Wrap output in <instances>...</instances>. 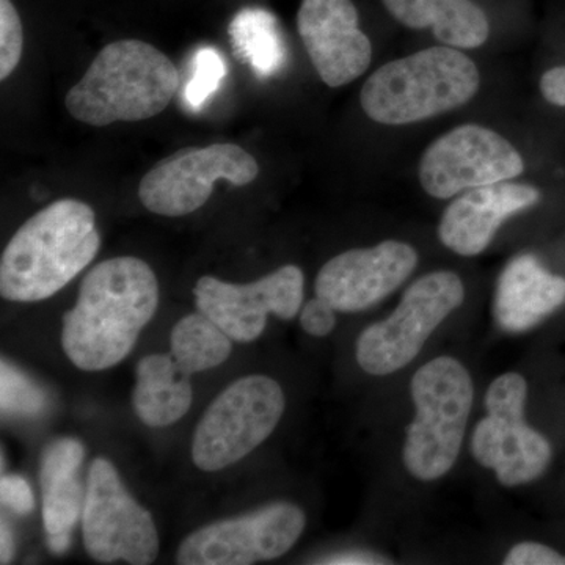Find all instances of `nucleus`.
<instances>
[{
    "label": "nucleus",
    "mask_w": 565,
    "mask_h": 565,
    "mask_svg": "<svg viewBox=\"0 0 565 565\" xmlns=\"http://www.w3.org/2000/svg\"><path fill=\"white\" fill-rule=\"evenodd\" d=\"M159 307V282L147 263L118 256L96 264L63 316L62 348L82 371L109 370L136 348Z\"/></svg>",
    "instance_id": "nucleus-1"
},
{
    "label": "nucleus",
    "mask_w": 565,
    "mask_h": 565,
    "mask_svg": "<svg viewBox=\"0 0 565 565\" xmlns=\"http://www.w3.org/2000/svg\"><path fill=\"white\" fill-rule=\"evenodd\" d=\"M99 247L96 215L87 203H51L7 244L0 259V294L10 302L50 299L95 259Z\"/></svg>",
    "instance_id": "nucleus-2"
},
{
    "label": "nucleus",
    "mask_w": 565,
    "mask_h": 565,
    "mask_svg": "<svg viewBox=\"0 0 565 565\" xmlns=\"http://www.w3.org/2000/svg\"><path fill=\"white\" fill-rule=\"evenodd\" d=\"M180 73L163 52L140 40L107 44L66 95L71 117L85 125L141 121L169 106Z\"/></svg>",
    "instance_id": "nucleus-3"
},
{
    "label": "nucleus",
    "mask_w": 565,
    "mask_h": 565,
    "mask_svg": "<svg viewBox=\"0 0 565 565\" xmlns=\"http://www.w3.org/2000/svg\"><path fill=\"white\" fill-rule=\"evenodd\" d=\"M479 82L478 66L457 47H429L381 66L360 99L371 120L408 125L463 106Z\"/></svg>",
    "instance_id": "nucleus-4"
},
{
    "label": "nucleus",
    "mask_w": 565,
    "mask_h": 565,
    "mask_svg": "<svg viewBox=\"0 0 565 565\" xmlns=\"http://www.w3.org/2000/svg\"><path fill=\"white\" fill-rule=\"evenodd\" d=\"M411 393L415 418L405 433L404 467L418 481H437L452 470L462 449L473 381L459 360L441 355L416 371Z\"/></svg>",
    "instance_id": "nucleus-5"
},
{
    "label": "nucleus",
    "mask_w": 565,
    "mask_h": 565,
    "mask_svg": "<svg viewBox=\"0 0 565 565\" xmlns=\"http://www.w3.org/2000/svg\"><path fill=\"white\" fill-rule=\"evenodd\" d=\"M277 381L253 374L237 379L210 404L192 440V460L202 471H221L264 444L285 414Z\"/></svg>",
    "instance_id": "nucleus-6"
},
{
    "label": "nucleus",
    "mask_w": 565,
    "mask_h": 565,
    "mask_svg": "<svg viewBox=\"0 0 565 565\" xmlns=\"http://www.w3.org/2000/svg\"><path fill=\"white\" fill-rule=\"evenodd\" d=\"M465 288L459 275L437 270L408 286L403 299L384 321L360 333L356 363L364 373L390 375L414 362L430 334L463 303Z\"/></svg>",
    "instance_id": "nucleus-7"
},
{
    "label": "nucleus",
    "mask_w": 565,
    "mask_h": 565,
    "mask_svg": "<svg viewBox=\"0 0 565 565\" xmlns=\"http://www.w3.org/2000/svg\"><path fill=\"white\" fill-rule=\"evenodd\" d=\"M526 379L505 373L486 394L487 416L476 424L470 451L476 462L493 470L504 487L537 481L553 459L550 441L525 419Z\"/></svg>",
    "instance_id": "nucleus-8"
},
{
    "label": "nucleus",
    "mask_w": 565,
    "mask_h": 565,
    "mask_svg": "<svg viewBox=\"0 0 565 565\" xmlns=\"http://www.w3.org/2000/svg\"><path fill=\"white\" fill-rule=\"evenodd\" d=\"M82 535L96 563L118 561L132 565L152 564L159 553L154 520L126 490L117 468L104 459L93 460L85 484Z\"/></svg>",
    "instance_id": "nucleus-9"
},
{
    "label": "nucleus",
    "mask_w": 565,
    "mask_h": 565,
    "mask_svg": "<svg viewBox=\"0 0 565 565\" xmlns=\"http://www.w3.org/2000/svg\"><path fill=\"white\" fill-rule=\"evenodd\" d=\"M258 173V162L239 145L184 148L145 174L139 185L140 202L152 214L182 217L211 199L215 182L223 180L243 188Z\"/></svg>",
    "instance_id": "nucleus-10"
},
{
    "label": "nucleus",
    "mask_w": 565,
    "mask_h": 565,
    "mask_svg": "<svg viewBox=\"0 0 565 565\" xmlns=\"http://www.w3.org/2000/svg\"><path fill=\"white\" fill-rule=\"evenodd\" d=\"M307 515L299 505L273 503L189 534L177 553L182 565H250L277 559L299 541Z\"/></svg>",
    "instance_id": "nucleus-11"
},
{
    "label": "nucleus",
    "mask_w": 565,
    "mask_h": 565,
    "mask_svg": "<svg viewBox=\"0 0 565 565\" xmlns=\"http://www.w3.org/2000/svg\"><path fill=\"white\" fill-rule=\"evenodd\" d=\"M525 170L511 141L492 129L465 125L434 141L419 163V181L434 199H451L470 189L519 177Z\"/></svg>",
    "instance_id": "nucleus-12"
},
{
    "label": "nucleus",
    "mask_w": 565,
    "mask_h": 565,
    "mask_svg": "<svg viewBox=\"0 0 565 565\" xmlns=\"http://www.w3.org/2000/svg\"><path fill=\"white\" fill-rule=\"evenodd\" d=\"M303 289L302 270L289 264L247 285L206 275L196 281L193 296L200 313L217 323L233 341L252 343L266 330L269 315L282 321L296 318L302 310Z\"/></svg>",
    "instance_id": "nucleus-13"
},
{
    "label": "nucleus",
    "mask_w": 565,
    "mask_h": 565,
    "mask_svg": "<svg viewBox=\"0 0 565 565\" xmlns=\"http://www.w3.org/2000/svg\"><path fill=\"white\" fill-rule=\"evenodd\" d=\"M418 264L412 245L385 241L333 256L316 277V296L341 313H360L396 291Z\"/></svg>",
    "instance_id": "nucleus-14"
},
{
    "label": "nucleus",
    "mask_w": 565,
    "mask_h": 565,
    "mask_svg": "<svg viewBox=\"0 0 565 565\" xmlns=\"http://www.w3.org/2000/svg\"><path fill=\"white\" fill-rule=\"evenodd\" d=\"M297 28L319 77L343 87L370 68L373 46L351 0H302Z\"/></svg>",
    "instance_id": "nucleus-15"
},
{
    "label": "nucleus",
    "mask_w": 565,
    "mask_h": 565,
    "mask_svg": "<svg viewBox=\"0 0 565 565\" xmlns=\"http://www.w3.org/2000/svg\"><path fill=\"white\" fill-rule=\"evenodd\" d=\"M541 202V191L516 182H497L470 189L446 207L438 225V237L449 250L460 256H476L486 250L500 226L516 212Z\"/></svg>",
    "instance_id": "nucleus-16"
},
{
    "label": "nucleus",
    "mask_w": 565,
    "mask_h": 565,
    "mask_svg": "<svg viewBox=\"0 0 565 565\" xmlns=\"http://www.w3.org/2000/svg\"><path fill=\"white\" fill-rule=\"evenodd\" d=\"M85 448L76 438H58L41 456L40 484L43 493V525L51 553L68 552L71 535L82 515L85 489L79 468Z\"/></svg>",
    "instance_id": "nucleus-17"
},
{
    "label": "nucleus",
    "mask_w": 565,
    "mask_h": 565,
    "mask_svg": "<svg viewBox=\"0 0 565 565\" xmlns=\"http://www.w3.org/2000/svg\"><path fill=\"white\" fill-rule=\"evenodd\" d=\"M565 303V278L548 273L533 255H519L498 278L493 315L509 333L534 329Z\"/></svg>",
    "instance_id": "nucleus-18"
},
{
    "label": "nucleus",
    "mask_w": 565,
    "mask_h": 565,
    "mask_svg": "<svg viewBox=\"0 0 565 565\" xmlns=\"http://www.w3.org/2000/svg\"><path fill=\"white\" fill-rule=\"evenodd\" d=\"M191 374L172 353H151L136 367L132 407L145 426L167 427L180 422L192 405Z\"/></svg>",
    "instance_id": "nucleus-19"
},
{
    "label": "nucleus",
    "mask_w": 565,
    "mask_h": 565,
    "mask_svg": "<svg viewBox=\"0 0 565 565\" xmlns=\"http://www.w3.org/2000/svg\"><path fill=\"white\" fill-rule=\"evenodd\" d=\"M386 9L411 29H430L446 46L473 50L489 39L484 11L471 0H384Z\"/></svg>",
    "instance_id": "nucleus-20"
},
{
    "label": "nucleus",
    "mask_w": 565,
    "mask_h": 565,
    "mask_svg": "<svg viewBox=\"0 0 565 565\" xmlns=\"http://www.w3.org/2000/svg\"><path fill=\"white\" fill-rule=\"evenodd\" d=\"M230 39L237 54L262 79L280 73L288 61L277 18L264 9H244L230 24Z\"/></svg>",
    "instance_id": "nucleus-21"
},
{
    "label": "nucleus",
    "mask_w": 565,
    "mask_h": 565,
    "mask_svg": "<svg viewBox=\"0 0 565 565\" xmlns=\"http://www.w3.org/2000/svg\"><path fill=\"white\" fill-rule=\"evenodd\" d=\"M233 352V340L203 313L180 319L170 334V353L188 374L221 366Z\"/></svg>",
    "instance_id": "nucleus-22"
},
{
    "label": "nucleus",
    "mask_w": 565,
    "mask_h": 565,
    "mask_svg": "<svg viewBox=\"0 0 565 565\" xmlns=\"http://www.w3.org/2000/svg\"><path fill=\"white\" fill-rule=\"evenodd\" d=\"M226 76L225 61L214 47H202L193 57V74L185 85L184 98L192 110H200L221 88Z\"/></svg>",
    "instance_id": "nucleus-23"
},
{
    "label": "nucleus",
    "mask_w": 565,
    "mask_h": 565,
    "mask_svg": "<svg viewBox=\"0 0 565 565\" xmlns=\"http://www.w3.org/2000/svg\"><path fill=\"white\" fill-rule=\"evenodd\" d=\"M2 414L36 415L46 407V396L40 386L29 381L10 363L2 362Z\"/></svg>",
    "instance_id": "nucleus-24"
},
{
    "label": "nucleus",
    "mask_w": 565,
    "mask_h": 565,
    "mask_svg": "<svg viewBox=\"0 0 565 565\" xmlns=\"http://www.w3.org/2000/svg\"><path fill=\"white\" fill-rule=\"evenodd\" d=\"M22 24L11 0H0V79H7L21 61Z\"/></svg>",
    "instance_id": "nucleus-25"
},
{
    "label": "nucleus",
    "mask_w": 565,
    "mask_h": 565,
    "mask_svg": "<svg viewBox=\"0 0 565 565\" xmlns=\"http://www.w3.org/2000/svg\"><path fill=\"white\" fill-rule=\"evenodd\" d=\"M300 326L305 333L311 337H329L337 329V310L321 297L316 296L303 305L300 311Z\"/></svg>",
    "instance_id": "nucleus-26"
},
{
    "label": "nucleus",
    "mask_w": 565,
    "mask_h": 565,
    "mask_svg": "<svg viewBox=\"0 0 565 565\" xmlns=\"http://www.w3.org/2000/svg\"><path fill=\"white\" fill-rule=\"evenodd\" d=\"M504 565H565V556L552 546L537 542H522L509 550Z\"/></svg>",
    "instance_id": "nucleus-27"
},
{
    "label": "nucleus",
    "mask_w": 565,
    "mask_h": 565,
    "mask_svg": "<svg viewBox=\"0 0 565 565\" xmlns=\"http://www.w3.org/2000/svg\"><path fill=\"white\" fill-rule=\"evenodd\" d=\"M0 500L2 504L20 515L31 514L35 509V497L31 486L17 475H3L0 479Z\"/></svg>",
    "instance_id": "nucleus-28"
},
{
    "label": "nucleus",
    "mask_w": 565,
    "mask_h": 565,
    "mask_svg": "<svg viewBox=\"0 0 565 565\" xmlns=\"http://www.w3.org/2000/svg\"><path fill=\"white\" fill-rule=\"evenodd\" d=\"M541 92L553 106L565 107V66L546 71L541 79Z\"/></svg>",
    "instance_id": "nucleus-29"
},
{
    "label": "nucleus",
    "mask_w": 565,
    "mask_h": 565,
    "mask_svg": "<svg viewBox=\"0 0 565 565\" xmlns=\"http://www.w3.org/2000/svg\"><path fill=\"white\" fill-rule=\"evenodd\" d=\"M319 564L379 565L390 563L384 556L375 555V553L363 552V550H349V552L334 553V555L322 557Z\"/></svg>",
    "instance_id": "nucleus-30"
},
{
    "label": "nucleus",
    "mask_w": 565,
    "mask_h": 565,
    "mask_svg": "<svg viewBox=\"0 0 565 565\" xmlns=\"http://www.w3.org/2000/svg\"><path fill=\"white\" fill-rule=\"evenodd\" d=\"M14 555V539L9 525L2 522L0 527V563L9 564Z\"/></svg>",
    "instance_id": "nucleus-31"
}]
</instances>
